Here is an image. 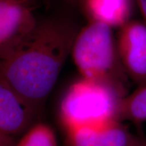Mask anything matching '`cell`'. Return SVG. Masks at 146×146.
Listing matches in <instances>:
<instances>
[{
	"instance_id": "cell-4",
	"label": "cell",
	"mask_w": 146,
	"mask_h": 146,
	"mask_svg": "<svg viewBox=\"0 0 146 146\" xmlns=\"http://www.w3.org/2000/svg\"><path fill=\"white\" fill-rule=\"evenodd\" d=\"M117 48L127 77L137 85L146 84V24L129 21L119 28Z\"/></svg>"
},
{
	"instance_id": "cell-13",
	"label": "cell",
	"mask_w": 146,
	"mask_h": 146,
	"mask_svg": "<svg viewBox=\"0 0 146 146\" xmlns=\"http://www.w3.org/2000/svg\"><path fill=\"white\" fill-rule=\"evenodd\" d=\"M136 2L144 18V22L146 24V0H136Z\"/></svg>"
},
{
	"instance_id": "cell-11",
	"label": "cell",
	"mask_w": 146,
	"mask_h": 146,
	"mask_svg": "<svg viewBox=\"0 0 146 146\" xmlns=\"http://www.w3.org/2000/svg\"><path fill=\"white\" fill-rule=\"evenodd\" d=\"M16 142V138L0 132V146H14Z\"/></svg>"
},
{
	"instance_id": "cell-2",
	"label": "cell",
	"mask_w": 146,
	"mask_h": 146,
	"mask_svg": "<svg viewBox=\"0 0 146 146\" xmlns=\"http://www.w3.org/2000/svg\"><path fill=\"white\" fill-rule=\"evenodd\" d=\"M71 55L81 77L107 84L123 95L127 94V76L111 27L90 21L77 32Z\"/></svg>"
},
{
	"instance_id": "cell-7",
	"label": "cell",
	"mask_w": 146,
	"mask_h": 146,
	"mask_svg": "<svg viewBox=\"0 0 146 146\" xmlns=\"http://www.w3.org/2000/svg\"><path fill=\"white\" fill-rule=\"evenodd\" d=\"M66 132L70 146H131L135 138L119 120Z\"/></svg>"
},
{
	"instance_id": "cell-6",
	"label": "cell",
	"mask_w": 146,
	"mask_h": 146,
	"mask_svg": "<svg viewBox=\"0 0 146 146\" xmlns=\"http://www.w3.org/2000/svg\"><path fill=\"white\" fill-rule=\"evenodd\" d=\"M40 111L0 80V132L12 137L25 134L34 123Z\"/></svg>"
},
{
	"instance_id": "cell-8",
	"label": "cell",
	"mask_w": 146,
	"mask_h": 146,
	"mask_svg": "<svg viewBox=\"0 0 146 146\" xmlns=\"http://www.w3.org/2000/svg\"><path fill=\"white\" fill-rule=\"evenodd\" d=\"M90 21L121 28L130 21L131 0H80Z\"/></svg>"
},
{
	"instance_id": "cell-14",
	"label": "cell",
	"mask_w": 146,
	"mask_h": 146,
	"mask_svg": "<svg viewBox=\"0 0 146 146\" xmlns=\"http://www.w3.org/2000/svg\"><path fill=\"white\" fill-rule=\"evenodd\" d=\"M69 2H71V3H76V2H78V1H80V0H68Z\"/></svg>"
},
{
	"instance_id": "cell-5",
	"label": "cell",
	"mask_w": 146,
	"mask_h": 146,
	"mask_svg": "<svg viewBox=\"0 0 146 146\" xmlns=\"http://www.w3.org/2000/svg\"><path fill=\"white\" fill-rule=\"evenodd\" d=\"M29 0H0V58L16 47L36 26Z\"/></svg>"
},
{
	"instance_id": "cell-1",
	"label": "cell",
	"mask_w": 146,
	"mask_h": 146,
	"mask_svg": "<svg viewBox=\"0 0 146 146\" xmlns=\"http://www.w3.org/2000/svg\"><path fill=\"white\" fill-rule=\"evenodd\" d=\"M77 32L61 19L37 21L22 42L0 58V80L41 111L71 54Z\"/></svg>"
},
{
	"instance_id": "cell-10",
	"label": "cell",
	"mask_w": 146,
	"mask_h": 146,
	"mask_svg": "<svg viewBox=\"0 0 146 146\" xmlns=\"http://www.w3.org/2000/svg\"><path fill=\"white\" fill-rule=\"evenodd\" d=\"M14 146H58V142L50 126L36 122L16 141Z\"/></svg>"
},
{
	"instance_id": "cell-15",
	"label": "cell",
	"mask_w": 146,
	"mask_h": 146,
	"mask_svg": "<svg viewBox=\"0 0 146 146\" xmlns=\"http://www.w3.org/2000/svg\"><path fill=\"white\" fill-rule=\"evenodd\" d=\"M29 1H30V2H31V3H34V1H35V0H29Z\"/></svg>"
},
{
	"instance_id": "cell-3",
	"label": "cell",
	"mask_w": 146,
	"mask_h": 146,
	"mask_svg": "<svg viewBox=\"0 0 146 146\" xmlns=\"http://www.w3.org/2000/svg\"><path fill=\"white\" fill-rule=\"evenodd\" d=\"M124 97L110 84L80 77L68 87L61 100L60 121L68 131L119 120V107Z\"/></svg>"
},
{
	"instance_id": "cell-9",
	"label": "cell",
	"mask_w": 146,
	"mask_h": 146,
	"mask_svg": "<svg viewBox=\"0 0 146 146\" xmlns=\"http://www.w3.org/2000/svg\"><path fill=\"white\" fill-rule=\"evenodd\" d=\"M118 117L120 121L128 120L136 123L146 121V84L139 85L121 100Z\"/></svg>"
},
{
	"instance_id": "cell-12",
	"label": "cell",
	"mask_w": 146,
	"mask_h": 146,
	"mask_svg": "<svg viewBox=\"0 0 146 146\" xmlns=\"http://www.w3.org/2000/svg\"><path fill=\"white\" fill-rule=\"evenodd\" d=\"M131 146H146V139L144 136H135Z\"/></svg>"
}]
</instances>
